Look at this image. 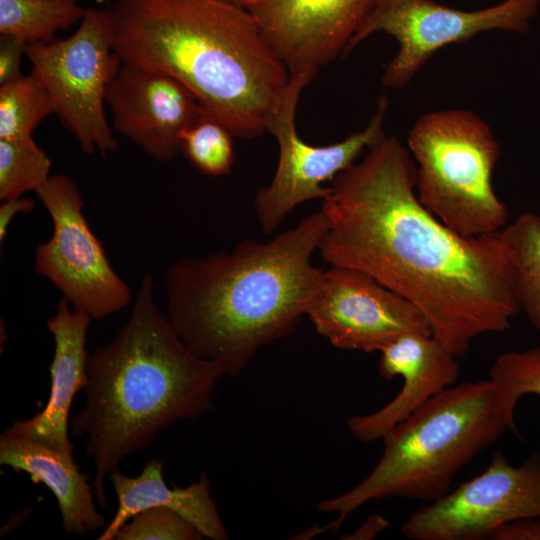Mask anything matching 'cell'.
I'll use <instances>...</instances> for the list:
<instances>
[{
    "mask_svg": "<svg viewBox=\"0 0 540 540\" xmlns=\"http://www.w3.org/2000/svg\"><path fill=\"white\" fill-rule=\"evenodd\" d=\"M50 114H54L51 96L33 70L0 86V138L32 137Z\"/></svg>",
    "mask_w": 540,
    "mask_h": 540,
    "instance_id": "44dd1931",
    "label": "cell"
},
{
    "mask_svg": "<svg viewBox=\"0 0 540 540\" xmlns=\"http://www.w3.org/2000/svg\"><path fill=\"white\" fill-rule=\"evenodd\" d=\"M526 518H540V454L513 466L496 452L482 473L414 511L402 532L412 540H478Z\"/></svg>",
    "mask_w": 540,
    "mask_h": 540,
    "instance_id": "8fae6325",
    "label": "cell"
},
{
    "mask_svg": "<svg viewBox=\"0 0 540 540\" xmlns=\"http://www.w3.org/2000/svg\"><path fill=\"white\" fill-rule=\"evenodd\" d=\"M35 206L34 200L30 198H13L3 200V203L0 205V241L2 242L8 232L9 225L12 219L18 213H30Z\"/></svg>",
    "mask_w": 540,
    "mask_h": 540,
    "instance_id": "83f0119b",
    "label": "cell"
},
{
    "mask_svg": "<svg viewBox=\"0 0 540 540\" xmlns=\"http://www.w3.org/2000/svg\"><path fill=\"white\" fill-rule=\"evenodd\" d=\"M109 479L117 496V509L110 523L98 537L112 540L119 529L135 514L151 507H166L176 511L193 524L204 537L226 540L228 534L210 493V480L201 473L189 486L171 488L163 478V462L149 461L136 477L124 475L118 468Z\"/></svg>",
    "mask_w": 540,
    "mask_h": 540,
    "instance_id": "e0dca14e",
    "label": "cell"
},
{
    "mask_svg": "<svg viewBox=\"0 0 540 540\" xmlns=\"http://www.w3.org/2000/svg\"><path fill=\"white\" fill-rule=\"evenodd\" d=\"M416 165L419 201L445 225L468 237L500 232L509 219L492 175L500 157L490 126L465 109L426 113L407 146Z\"/></svg>",
    "mask_w": 540,
    "mask_h": 540,
    "instance_id": "8992f818",
    "label": "cell"
},
{
    "mask_svg": "<svg viewBox=\"0 0 540 540\" xmlns=\"http://www.w3.org/2000/svg\"><path fill=\"white\" fill-rule=\"evenodd\" d=\"M517 401L490 378L452 385L389 431L371 472L345 493L317 504L335 513L338 529L371 501L402 497L432 502L450 491L457 473L506 431L517 433Z\"/></svg>",
    "mask_w": 540,
    "mask_h": 540,
    "instance_id": "5b68a950",
    "label": "cell"
},
{
    "mask_svg": "<svg viewBox=\"0 0 540 540\" xmlns=\"http://www.w3.org/2000/svg\"><path fill=\"white\" fill-rule=\"evenodd\" d=\"M233 137L224 125L201 115L183 132L180 152L203 174L226 175L235 162Z\"/></svg>",
    "mask_w": 540,
    "mask_h": 540,
    "instance_id": "603a6c76",
    "label": "cell"
},
{
    "mask_svg": "<svg viewBox=\"0 0 540 540\" xmlns=\"http://www.w3.org/2000/svg\"><path fill=\"white\" fill-rule=\"evenodd\" d=\"M53 233L35 252V270L48 278L73 309L102 320L131 302L128 284L113 269L83 213L84 201L67 175L54 174L36 191Z\"/></svg>",
    "mask_w": 540,
    "mask_h": 540,
    "instance_id": "30bf717a",
    "label": "cell"
},
{
    "mask_svg": "<svg viewBox=\"0 0 540 540\" xmlns=\"http://www.w3.org/2000/svg\"><path fill=\"white\" fill-rule=\"evenodd\" d=\"M490 379L517 402L525 394L540 396V347L500 354L490 368Z\"/></svg>",
    "mask_w": 540,
    "mask_h": 540,
    "instance_id": "d4e9b609",
    "label": "cell"
},
{
    "mask_svg": "<svg viewBox=\"0 0 540 540\" xmlns=\"http://www.w3.org/2000/svg\"><path fill=\"white\" fill-rule=\"evenodd\" d=\"M27 44L12 35L0 36V86L18 80Z\"/></svg>",
    "mask_w": 540,
    "mask_h": 540,
    "instance_id": "484cf974",
    "label": "cell"
},
{
    "mask_svg": "<svg viewBox=\"0 0 540 540\" xmlns=\"http://www.w3.org/2000/svg\"><path fill=\"white\" fill-rule=\"evenodd\" d=\"M306 316L319 335L341 350L371 353L404 334L432 335L429 322L409 300L343 266L324 270Z\"/></svg>",
    "mask_w": 540,
    "mask_h": 540,
    "instance_id": "7c38bea8",
    "label": "cell"
},
{
    "mask_svg": "<svg viewBox=\"0 0 540 540\" xmlns=\"http://www.w3.org/2000/svg\"><path fill=\"white\" fill-rule=\"evenodd\" d=\"M389 525L388 521L380 515L370 517L348 539H370Z\"/></svg>",
    "mask_w": 540,
    "mask_h": 540,
    "instance_id": "f1b7e54d",
    "label": "cell"
},
{
    "mask_svg": "<svg viewBox=\"0 0 540 540\" xmlns=\"http://www.w3.org/2000/svg\"><path fill=\"white\" fill-rule=\"evenodd\" d=\"M86 370V403L71 417L70 432L87 439L85 451L95 466L92 488L105 508L106 477L123 458L149 448L166 427L202 416L224 373L182 341L154 299L150 273L127 322L110 343L88 354Z\"/></svg>",
    "mask_w": 540,
    "mask_h": 540,
    "instance_id": "277c9868",
    "label": "cell"
},
{
    "mask_svg": "<svg viewBox=\"0 0 540 540\" xmlns=\"http://www.w3.org/2000/svg\"><path fill=\"white\" fill-rule=\"evenodd\" d=\"M491 537L496 540H540V518H526L504 524Z\"/></svg>",
    "mask_w": 540,
    "mask_h": 540,
    "instance_id": "4316f807",
    "label": "cell"
},
{
    "mask_svg": "<svg viewBox=\"0 0 540 540\" xmlns=\"http://www.w3.org/2000/svg\"><path fill=\"white\" fill-rule=\"evenodd\" d=\"M122 63L166 73L234 137L264 132L290 72L251 12L219 0H117Z\"/></svg>",
    "mask_w": 540,
    "mask_h": 540,
    "instance_id": "3957f363",
    "label": "cell"
},
{
    "mask_svg": "<svg viewBox=\"0 0 540 540\" xmlns=\"http://www.w3.org/2000/svg\"><path fill=\"white\" fill-rule=\"evenodd\" d=\"M327 229L320 210L267 242L244 239L172 262L166 315L185 345L236 377L261 348L292 333L321 282L312 256Z\"/></svg>",
    "mask_w": 540,
    "mask_h": 540,
    "instance_id": "7a4b0ae2",
    "label": "cell"
},
{
    "mask_svg": "<svg viewBox=\"0 0 540 540\" xmlns=\"http://www.w3.org/2000/svg\"><path fill=\"white\" fill-rule=\"evenodd\" d=\"M379 374L403 378L399 393L373 413L348 418L349 432L359 441L382 439L430 398L454 385L459 376L457 357L433 335L404 334L380 350Z\"/></svg>",
    "mask_w": 540,
    "mask_h": 540,
    "instance_id": "9a60e30c",
    "label": "cell"
},
{
    "mask_svg": "<svg viewBox=\"0 0 540 540\" xmlns=\"http://www.w3.org/2000/svg\"><path fill=\"white\" fill-rule=\"evenodd\" d=\"M202 533L176 511L151 507L135 514L117 532L116 540H200Z\"/></svg>",
    "mask_w": 540,
    "mask_h": 540,
    "instance_id": "cb8c5ba5",
    "label": "cell"
},
{
    "mask_svg": "<svg viewBox=\"0 0 540 540\" xmlns=\"http://www.w3.org/2000/svg\"><path fill=\"white\" fill-rule=\"evenodd\" d=\"M93 320L64 298L46 326L55 343L50 364L51 389L46 406L32 418L15 420L5 431L52 449L73 453L69 430V412L74 396L87 384L86 335Z\"/></svg>",
    "mask_w": 540,
    "mask_h": 540,
    "instance_id": "2e32d148",
    "label": "cell"
},
{
    "mask_svg": "<svg viewBox=\"0 0 540 540\" xmlns=\"http://www.w3.org/2000/svg\"><path fill=\"white\" fill-rule=\"evenodd\" d=\"M317 72L296 70L281 100L266 126L279 145V160L271 182L255 194L254 211L261 231L271 234L298 205L324 199L338 174L349 168L370 147L386 134L384 122L388 110V98L382 95L376 111L365 128L347 136L344 140L325 146H314L300 138L296 129L297 105L305 87Z\"/></svg>",
    "mask_w": 540,
    "mask_h": 540,
    "instance_id": "ba28073f",
    "label": "cell"
},
{
    "mask_svg": "<svg viewBox=\"0 0 540 540\" xmlns=\"http://www.w3.org/2000/svg\"><path fill=\"white\" fill-rule=\"evenodd\" d=\"M51 159L32 137L0 138V199L34 192L50 177Z\"/></svg>",
    "mask_w": 540,
    "mask_h": 540,
    "instance_id": "7402d4cb",
    "label": "cell"
},
{
    "mask_svg": "<svg viewBox=\"0 0 540 540\" xmlns=\"http://www.w3.org/2000/svg\"><path fill=\"white\" fill-rule=\"evenodd\" d=\"M538 5L536 0H503L490 7L467 11L433 0H378L344 55L377 32L392 36L398 50L385 66L382 82L390 88H402L445 46L468 41L485 31L526 32Z\"/></svg>",
    "mask_w": 540,
    "mask_h": 540,
    "instance_id": "9c48e42d",
    "label": "cell"
},
{
    "mask_svg": "<svg viewBox=\"0 0 540 540\" xmlns=\"http://www.w3.org/2000/svg\"><path fill=\"white\" fill-rule=\"evenodd\" d=\"M114 43L112 9L90 7L70 37L26 46L54 114L89 155L106 156L119 147L104 112L107 87L122 64Z\"/></svg>",
    "mask_w": 540,
    "mask_h": 540,
    "instance_id": "52a82bcc",
    "label": "cell"
},
{
    "mask_svg": "<svg viewBox=\"0 0 540 540\" xmlns=\"http://www.w3.org/2000/svg\"><path fill=\"white\" fill-rule=\"evenodd\" d=\"M500 233L513 268L520 311L540 330V215L523 212Z\"/></svg>",
    "mask_w": 540,
    "mask_h": 540,
    "instance_id": "d6986e66",
    "label": "cell"
},
{
    "mask_svg": "<svg viewBox=\"0 0 540 540\" xmlns=\"http://www.w3.org/2000/svg\"><path fill=\"white\" fill-rule=\"evenodd\" d=\"M114 128L157 161L180 153L183 132L202 115L192 91L176 78L122 63L106 91Z\"/></svg>",
    "mask_w": 540,
    "mask_h": 540,
    "instance_id": "4fadbf2b",
    "label": "cell"
},
{
    "mask_svg": "<svg viewBox=\"0 0 540 540\" xmlns=\"http://www.w3.org/2000/svg\"><path fill=\"white\" fill-rule=\"evenodd\" d=\"M318 251L330 266L362 271L415 305L456 357L520 311L501 231L463 236L419 201L408 148L385 136L332 181Z\"/></svg>",
    "mask_w": 540,
    "mask_h": 540,
    "instance_id": "6da1fadb",
    "label": "cell"
},
{
    "mask_svg": "<svg viewBox=\"0 0 540 540\" xmlns=\"http://www.w3.org/2000/svg\"><path fill=\"white\" fill-rule=\"evenodd\" d=\"M225 3L247 8L254 0H219Z\"/></svg>",
    "mask_w": 540,
    "mask_h": 540,
    "instance_id": "f546056e",
    "label": "cell"
},
{
    "mask_svg": "<svg viewBox=\"0 0 540 540\" xmlns=\"http://www.w3.org/2000/svg\"><path fill=\"white\" fill-rule=\"evenodd\" d=\"M378 0H254L247 9L288 68L318 69L343 56Z\"/></svg>",
    "mask_w": 540,
    "mask_h": 540,
    "instance_id": "5bb4252c",
    "label": "cell"
},
{
    "mask_svg": "<svg viewBox=\"0 0 540 540\" xmlns=\"http://www.w3.org/2000/svg\"><path fill=\"white\" fill-rule=\"evenodd\" d=\"M85 10L78 0H0V34L27 45L48 43L81 22Z\"/></svg>",
    "mask_w": 540,
    "mask_h": 540,
    "instance_id": "ffe728a7",
    "label": "cell"
},
{
    "mask_svg": "<svg viewBox=\"0 0 540 540\" xmlns=\"http://www.w3.org/2000/svg\"><path fill=\"white\" fill-rule=\"evenodd\" d=\"M540 4V0H536Z\"/></svg>",
    "mask_w": 540,
    "mask_h": 540,
    "instance_id": "4dcf8cb0",
    "label": "cell"
},
{
    "mask_svg": "<svg viewBox=\"0 0 540 540\" xmlns=\"http://www.w3.org/2000/svg\"><path fill=\"white\" fill-rule=\"evenodd\" d=\"M0 464L29 474L34 484L42 483L55 496L63 529L80 536L106 527L96 509L92 484L79 470L73 454L3 432L0 436Z\"/></svg>",
    "mask_w": 540,
    "mask_h": 540,
    "instance_id": "ac0fdd59",
    "label": "cell"
}]
</instances>
